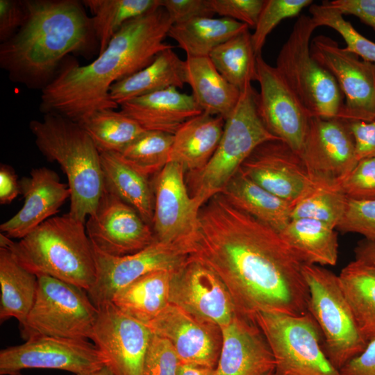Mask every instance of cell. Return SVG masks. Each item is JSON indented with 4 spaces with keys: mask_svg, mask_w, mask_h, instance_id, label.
<instances>
[{
    "mask_svg": "<svg viewBox=\"0 0 375 375\" xmlns=\"http://www.w3.org/2000/svg\"><path fill=\"white\" fill-rule=\"evenodd\" d=\"M172 274L165 270L147 274L119 290L111 303L126 315L147 324L169 304Z\"/></svg>",
    "mask_w": 375,
    "mask_h": 375,
    "instance_id": "4dcf8cb0",
    "label": "cell"
},
{
    "mask_svg": "<svg viewBox=\"0 0 375 375\" xmlns=\"http://www.w3.org/2000/svg\"><path fill=\"white\" fill-rule=\"evenodd\" d=\"M21 194L19 180L15 169L9 165H0V203L10 204Z\"/></svg>",
    "mask_w": 375,
    "mask_h": 375,
    "instance_id": "816d5d0a",
    "label": "cell"
},
{
    "mask_svg": "<svg viewBox=\"0 0 375 375\" xmlns=\"http://www.w3.org/2000/svg\"><path fill=\"white\" fill-rule=\"evenodd\" d=\"M79 124L100 153H120L147 131L137 122L115 109L97 111Z\"/></svg>",
    "mask_w": 375,
    "mask_h": 375,
    "instance_id": "8d00e7d4",
    "label": "cell"
},
{
    "mask_svg": "<svg viewBox=\"0 0 375 375\" xmlns=\"http://www.w3.org/2000/svg\"><path fill=\"white\" fill-rule=\"evenodd\" d=\"M120 111L146 131L172 135L188 120L201 114L192 94L169 88L122 103Z\"/></svg>",
    "mask_w": 375,
    "mask_h": 375,
    "instance_id": "cb8c5ba5",
    "label": "cell"
},
{
    "mask_svg": "<svg viewBox=\"0 0 375 375\" xmlns=\"http://www.w3.org/2000/svg\"><path fill=\"white\" fill-rule=\"evenodd\" d=\"M12 375H23V374H22L21 372H18V373L14 374Z\"/></svg>",
    "mask_w": 375,
    "mask_h": 375,
    "instance_id": "6f0895ef",
    "label": "cell"
},
{
    "mask_svg": "<svg viewBox=\"0 0 375 375\" xmlns=\"http://www.w3.org/2000/svg\"><path fill=\"white\" fill-rule=\"evenodd\" d=\"M169 48L160 52L148 66L115 83L110 97L119 106L129 100L165 90L183 88L185 83V61Z\"/></svg>",
    "mask_w": 375,
    "mask_h": 375,
    "instance_id": "4316f807",
    "label": "cell"
},
{
    "mask_svg": "<svg viewBox=\"0 0 375 375\" xmlns=\"http://www.w3.org/2000/svg\"><path fill=\"white\" fill-rule=\"evenodd\" d=\"M249 26L227 17H197L174 24L168 36L174 40L187 57L209 56L219 45Z\"/></svg>",
    "mask_w": 375,
    "mask_h": 375,
    "instance_id": "d6a6232c",
    "label": "cell"
},
{
    "mask_svg": "<svg viewBox=\"0 0 375 375\" xmlns=\"http://www.w3.org/2000/svg\"><path fill=\"white\" fill-rule=\"evenodd\" d=\"M253 322L274 356V375H342L328 358L319 328L309 312H261Z\"/></svg>",
    "mask_w": 375,
    "mask_h": 375,
    "instance_id": "9c48e42d",
    "label": "cell"
},
{
    "mask_svg": "<svg viewBox=\"0 0 375 375\" xmlns=\"http://www.w3.org/2000/svg\"><path fill=\"white\" fill-rule=\"evenodd\" d=\"M353 135L358 161L375 157V119L348 122Z\"/></svg>",
    "mask_w": 375,
    "mask_h": 375,
    "instance_id": "c3c4849f",
    "label": "cell"
},
{
    "mask_svg": "<svg viewBox=\"0 0 375 375\" xmlns=\"http://www.w3.org/2000/svg\"><path fill=\"white\" fill-rule=\"evenodd\" d=\"M189 257L216 274L241 317L253 322L261 312H308L304 263L279 233L235 208L221 193L201 208Z\"/></svg>",
    "mask_w": 375,
    "mask_h": 375,
    "instance_id": "6da1fadb",
    "label": "cell"
},
{
    "mask_svg": "<svg viewBox=\"0 0 375 375\" xmlns=\"http://www.w3.org/2000/svg\"><path fill=\"white\" fill-rule=\"evenodd\" d=\"M347 201L339 185L317 183L294 206L292 219H315L336 228L344 215Z\"/></svg>",
    "mask_w": 375,
    "mask_h": 375,
    "instance_id": "f35d334b",
    "label": "cell"
},
{
    "mask_svg": "<svg viewBox=\"0 0 375 375\" xmlns=\"http://www.w3.org/2000/svg\"><path fill=\"white\" fill-rule=\"evenodd\" d=\"M101 162L104 190L134 208L151 226L154 193L149 178L127 165L117 153L101 152Z\"/></svg>",
    "mask_w": 375,
    "mask_h": 375,
    "instance_id": "f1b7e54d",
    "label": "cell"
},
{
    "mask_svg": "<svg viewBox=\"0 0 375 375\" xmlns=\"http://www.w3.org/2000/svg\"><path fill=\"white\" fill-rule=\"evenodd\" d=\"M174 135L147 131L120 153V158L141 174L156 175L169 162Z\"/></svg>",
    "mask_w": 375,
    "mask_h": 375,
    "instance_id": "74e56055",
    "label": "cell"
},
{
    "mask_svg": "<svg viewBox=\"0 0 375 375\" xmlns=\"http://www.w3.org/2000/svg\"><path fill=\"white\" fill-rule=\"evenodd\" d=\"M85 229L95 248L114 256L135 253L156 240L152 227L134 208L104 189Z\"/></svg>",
    "mask_w": 375,
    "mask_h": 375,
    "instance_id": "d6986e66",
    "label": "cell"
},
{
    "mask_svg": "<svg viewBox=\"0 0 375 375\" xmlns=\"http://www.w3.org/2000/svg\"><path fill=\"white\" fill-rule=\"evenodd\" d=\"M300 157L315 183L339 185L358 162L348 122L311 117Z\"/></svg>",
    "mask_w": 375,
    "mask_h": 375,
    "instance_id": "2e32d148",
    "label": "cell"
},
{
    "mask_svg": "<svg viewBox=\"0 0 375 375\" xmlns=\"http://www.w3.org/2000/svg\"><path fill=\"white\" fill-rule=\"evenodd\" d=\"M309 12L317 27L328 26L334 29L345 41L347 50L365 61L375 64V42L355 29L338 10L330 5L328 1H323L321 4L312 3L309 6Z\"/></svg>",
    "mask_w": 375,
    "mask_h": 375,
    "instance_id": "ab89813d",
    "label": "cell"
},
{
    "mask_svg": "<svg viewBox=\"0 0 375 375\" xmlns=\"http://www.w3.org/2000/svg\"><path fill=\"white\" fill-rule=\"evenodd\" d=\"M279 234L303 263L322 267L337 263L338 234L332 226L312 219H292Z\"/></svg>",
    "mask_w": 375,
    "mask_h": 375,
    "instance_id": "f546056e",
    "label": "cell"
},
{
    "mask_svg": "<svg viewBox=\"0 0 375 375\" xmlns=\"http://www.w3.org/2000/svg\"><path fill=\"white\" fill-rule=\"evenodd\" d=\"M328 2L343 15L356 16L375 31V0H333Z\"/></svg>",
    "mask_w": 375,
    "mask_h": 375,
    "instance_id": "681fc988",
    "label": "cell"
},
{
    "mask_svg": "<svg viewBox=\"0 0 375 375\" xmlns=\"http://www.w3.org/2000/svg\"><path fill=\"white\" fill-rule=\"evenodd\" d=\"M0 247L11 251L37 276H49L86 292L95 283L94 249L85 224L69 213L48 219L18 242L1 233Z\"/></svg>",
    "mask_w": 375,
    "mask_h": 375,
    "instance_id": "277c9868",
    "label": "cell"
},
{
    "mask_svg": "<svg viewBox=\"0 0 375 375\" xmlns=\"http://www.w3.org/2000/svg\"><path fill=\"white\" fill-rule=\"evenodd\" d=\"M24 3L26 21L12 38L1 43L0 67L11 81L42 90L67 54L85 51L97 40L82 1Z\"/></svg>",
    "mask_w": 375,
    "mask_h": 375,
    "instance_id": "3957f363",
    "label": "cell"
},
{
    "mask_svg": "<svg viewBox=\"0 0 375 375\" xmlns=\"http://www.w3.org/2000/svg\"><path fill=\"white\" fill-rule=\"evenodd\" d=\"M339 187L349 199H375V157L359 160Z\"/></svg>",
    "mask_w": 375,
    "mask_h": 375,
    "instance_id": "ee69618b",
    "label": "cell"
},
{
    "mask_svg": "<svg viewBox=\"0 0 375 375\" xmlns=\"http://www.w3.org/2000/svg\"><path fill=\"white\" fill-rule=\"evenodd\" d=\"M224 122L205 112L188 120L174 135L169 162L178 163L188 174L202 169L219 145Z\"/></svg>",
    "mask_w": 375,
    "mask_h": 375,
    "instance_id": "d4e9b609",
    "label": "cell"
},
{
    "mask_svg": "<svg viewBox=\"0 0 375 375\" xmlns=\"http://www.w3.org/2000/svg\"><path fill=\"white\" fill-rule=\"evenodd\" d=\"M221 194L235 208L278 233L292 219V203L262 188L240 169Z\"/></svg>",
    "mask_w": 375,
    "mask_h": 375,
    "instance_id": "83f0119b",
    "label": "cell"
},
{
    "mask_svg": "<svg viewBox=\"0 0 375 375\" xmlns=\"http://www.w3.org/2000/svg\"><path fill=\"white\" fill-rule=\"evenodd\" d=\"M38 276L24 268L9 249L0 247V321L15 318L19 326L34 303Z\"/></svg>",
    "mask_w": 375,
    "mask_h": 375,
    "instance_id": "1f68e13d",
    "label": "cell"
},
{
    "mask_svg": "<svg viewBox=\"0 0 375 375\" xmlns=\"http://www.w3.org/2000/svg\"><path fill=\"white\" fill-rule=\"evenodd\" d=\"M344 233H358L375 241V199H349L344 215L336 228Z\"/></svg>",
    "mask_w": 375,
    "mask_h": 375,
    "instance_id": "7bdbcfd3",
    "label": "cell"
},
{
    "mask_svg": "<svg viewBox=\"0 0 375 375\" xmlns=\"http://www.w3.org/2000/svg\"><path fill=\"white\" fill-rule=\"evenodd\" d=\"M169 303L219 328L228 325L237 315L233 301L219 278L208 266L190 257L172 274Z\"/></svg>",
    "mask_w": 375,
    "mask_h": 375,
    "instance_id": "e0dca14e",
    "label": "cell"
},
{
    "mask_svg": "<svg viewBox=\"0 0 375 375\" xmlns=\"http://www.w3.org/2000/svg\"><path fill=\"white\" fill-rule=\"evenodd\" d=\"M97 310L90 339L103 357L105 366L113 375H142L152 335L149 328L111 302Z\"/></svg>",
    "mask_w": 375,
    "mask_h": 375,
    "instance_id": "9a60e30c",
    "label": "cell"
},
{
    "mask_svg": "<svg viewBox=\"0 0 375 375\" xmlns=\"http://www.w3.org/2000/svg\"><path fill=\"white\" fill-rule=\"evenodd\" d=\"M93 249L96 281L87 293L97 308L111 302L119 290L137 278L155 271L175 272L189 258L185 247L156 238L142 250L122 256L106 254L94 246Z\"/></svg>",
    "mask_w": 375,
    "mask_h": 375,
    "instance_id": "7c38bea8",
    "label": "cell"
},
{
    "mask_svg": "<svg viewBox=\"0 0 375 375\" xmlns=\"http://www.w3.org/2000/svg\"><path fill=\"white\" fill-rule=\"evenodd\" d=\"M145 325L153 334L169 341L181 363L216 367L222 345L219 327L203 322L172 303Z\"/></svg>",
    "mask_w": 375,
    "mask_h": 375,
    "instance_id": "44dd1931",
    "label": "cell"
},
{
    "mask_svg": "<svg viewBox=\"0 0 375 375\" xmlns=\"http://www.w3.org/2000/svg\"><path fill=\"white\" fill-rule=\"evenodd\" d=\"M258 92L249 84L225 119L222 135L211 159L200 171L188 174L189 192L201 208L221 193L242 163L260 144L279 140L265 126L258 111Z\"/></svg>",
    "mask_w": 375,
    "mask_h": 375,
    "instance_id": "8992f818",
    "label": "cell"
},
{
    "mask_svg": "<svg viewBox=\"0 0 375 375\" xmlns=\"http://www.w3.org/2000/svg\"><path fill=\"white\" fill-rule=\"evenodd\" d=\"M265 0H210L215 14L256 27Z\"/></svg>",
    "mask_w": 375,
    "mask_h": 375,
    "instance_id": "f6af8a7d",
    "label": "cell"
},
{
    "mask_svg": "<svg viewBox=\"0 0 375 375\" xmlns=\"http://www.w3.org/2000/svg\"><path fill=\"white\" fill-rule=\"evenodd\" d=\"M257 56L249 28L219 45L209 55L220 74L240 91L257 81Z\"/></svg>",
    "mask_w": 375,
    "mask_h": 375,
    "instance_id": "d590c367",
    "label": "cell"
},
{
    "mask_svg": "<svg viewBox=\"0 0 375 375\" xmlns=\"http://www.w3.org/2000/svg\"><path fill=\"white\" fill-rule=\"evenodd\" d=\"M240 171L268 192L294 206L317 184L300 156L280 140L258 146Z\"/></svg>",
    "mask_w": 375,
    "mask_h": 375,
    "instance_id": "ffe728a7",
    "label": "cell"
},
{
    "mask_svg": "<svg viewBox=\"0 0 375 375\" xmlns=\"http://www.w3.org/2000/svg\"><path fill=\"white\" fill-rule=\"evenodd\" d=\"M220 329L222 345L216 375H266L274 372V356L255 322L237 314Z\"/></svg>",
    "mask_w": 375,
    "mask_h": 375,
    "instance_id": "603a6c76",
    "label": "cell"
},
{
    "mask_svg": "<svg viewBox=\"0 0 375 375\" xmlns=\"http://www.w3.org/2000/svg\"><path fill=\"white\" fill-rule=\"evenodd\" d=\"M338 276L362 336L375 340V268L355 259Z\"/></svg>",
    "mask_w": 375,
    "mask_h": 375,
    "instance_id": "836d02e7",
    "label": "cell"
},
{
    "mask_svg": "<svg viewBox=\"0 0 375 375\" xmlns=\"http://www.w3.org/2000/svg\"><path fill=\"white\" fill-rule=\"evenodd\" d=\"M184 61L185 83L202 112L226 119L241 91L220 74L209 56L187 57Z\"/></svg>",
    "mask_w": 375,
    "mask_h": 375,
    "instance_id": "484cf974",
    "label": "cell"
},
{
    "mask_svg": "<svg viewBox=\"0 0 375 375\" xmlns=\"http://www.w3.org/2000/svg\"><path fill=\"white\" fill-rule=\"evenodd\" d=\"M85 375H113L111 372L106 367L104 366L103 367H102L101 369L94 372H92V373H90V374H85Z\"/></svg>",
    "mask_w": 375,
    "mask_h": 375,
    "instance_id": "11a10c76",
    "label": "cell"
},
{
    "mask_svg": "<svg viewBox=\"0 0 375 375\" xmlns=\"http://www.w3.org/2000/svg\"><path fill=\"white\" fill-rule=\"evenodd\" d=\"M173 23L162 7L126 22L97 58L86 65L62 64L42 90L40 109L81 124L94 112L119 106L110 97L116 82L150 65L162 51Z\"/></svg>",
    "mask_w": 375,
    "mask_h": 375,
    "instance_id": "7a4b0ae2",
    "label": "cell"
},
{
    "mask_svg": "<svg viewBox=\"0 0 375 375\" xmlns=\"http://www.w3.org/2000/svg\"><path fill=\"white\" fill-rule=\"evenodd\" d=\"M38 283L34 303L19 326L22 338L90 339L98 310L87 292L45 275L38 276Z\"/></svg>",
    "mask_w": 375,
    "mask_h": 375,
    "instance_id": "30bf717a",
    "label": "cell"
},
{
    "mask_svg": "<svg viewBox=\"0 0 375 375\" xmlns=\"http://www.w3.org/2000/svg\"><path fill=\"white\" fill-rule=\"evenodd\" d=\"M29 128L41 153L66 174L71 192L68 213L85 224L104 189L101 153L81 125L61 115L44 114L42 120H31Z\"/></svg>",
    "mask_w": 375,
    "mask_h": 375,
    "instance_id": "5b68a950",
    "label": "cell"
},
{
    "mask_svg": "<svg viewBox=\"0 0 375 375\" xmlns=\"http://www.w3.org/2000/svg\"><path fill=\"white\" fill-rule=\"evenodd\" d=\"M312 57L335 80L344 98L340 119H375V64L361 59L331 38L319 35L310 42Z\"/></svg>",
    "mask_w": 375,
    "mask_h": 375,
    "instance_id": "8fae6325",
    "label": "cell"
},
{
    "mask_svg": "<svg viewBox=\"0 0 375 375\" xmlns=\"http://www.w3.org/2000/svg\"><path fill=\"white\" fill-rule=\"evenodd\" d=\"M181 365L169 341L152 333L144 359L142 375H178Z\"/></svg>",
    "mask_w": 375,
    "mask_h": 375,
    "instance_id": "b9f144b4",
    "label": "cell"
},
{
    "mask_svg": "<svg viewBox=\"0 0 375 375\" xmlns=\"http://www.w3.org/2000/svg\"><path fill=\"white\" fill-rule=\"evenodd\" d=\"M355 259L361 260L375 268V241L360 240L354 249Z\"/></svg>",
    "mask_w": 375,
    "mask_h": 375,
    "instance_id": "f5cc1de1",
    "label": "cell"
},
{
    "mask_svg": "<svg viewBox=\"0 0 375 375\" xmlns=\"http://www.w3.org/2000/svg\"><path fill=\"white\" fill-rule=\"evenodd\" d=\"M302 270L309 292L308 311L319 328L328 358L340 370L367 342L358 329L339 276L317 265L303 264Z\"/></svg>",
    "mask_w": 375,
    "mask_h": 375,
    "instance_id": "ba28073f",
    "label": "cell"
},
{
    "mask_svg": "<svg viewBox=\"0 0 375 375\" xmlns=\"http://www.w3.org/2000/svg\"><path fill=\"white\" fill-rule=\"evenodd\" d=\"M317 28L310 16L301 15L275 67L311 117L340 118L342 92L332 75L310 54L311 37Z\"/></svg>",
    "mask_w": 375,
    "mask_h": 375,
    "instance_id": "52a82bcc",
    "label": "cell"
},
{
    "mask_svg": "<svg viewBox=\"0 0 375 375\" xmlns=\"http://www.w3.org/2000/svg\"><path fill=\"white\" fill-rule=\"evenodd\" d=\"M183 167L173 162L156 175L151 226L158 240L183 246L190 254L199 230L201 207L190 195Z\"/></svg>",
    "mask_w": 375,
    "mask_h": 375,
    "instance_id": "5bb4252c",
    "label": "cell"
},
{
    "mask_svg": "<svg viewBox=\"0 0 375 375\" xmlns=\"http://www.w3.org/2000/svg\"><path fill=\"white\" fill-rule=\"evenodd\" d=\"M178 375H216L215 368L206 366L181 363Z\"/></svg>",
    "mask_w": 375,
    "mask_h": 375,
    "instance_id": "db71d44e",
    "label": "cell"
},
{
    "mask_svg": "<svg viewBox=\"0 0 375 375\" xmlns=\"http://www.w3.org/2000/svg\"><path fill=\"white\" fill-rule=\"evenodd\" d=\"M105 366V360L88 339L38 336L0 351V374L25 369H54L85 375Z\"/></svg>",
    "mask_w": 375,
    "mask_h": 375,
    "instance_id": "4fadbf2b",
    "label": "cell"
},
{
    "mask_svg": "<svg viewBox=\"0 0 375 375\" xmlns=\"http://www.w3.org/2000/svg\"><path fill=\"white\" fill-rule=\"evenodd\" d=\"M92 17V25L99 44V54L128 21L161 6V0H83Z\"/></svg>",
    "mask_w": 375,
    "mask_h": 375,
    "instance_id": "e575fe53",
    "label": "cell"
},
{
    "mask_svg": "<svg viewBox=\"0 0 375 375\" xmlns=\"http://www.w3.org/2000/svg\"><path fill=\"white\" fill-rule=\"evenodd\" d=\"M258 111L267 129L299 156L311 116L276 67L257 56Z\"/></svg>",
    "mask_w": 375,
    "mask_h": 375,
    "instance_id": "ac0fdd59",
    "label": "cell"
},
{
    "mask_svg": "<svg viewBox=\"0 0 375 375\" xmlns=\"http://www.w3.org/2000/svg\"><path fill=\"white\" fill-rule=\"evenodd\" d=\"M311 0H265L258 23L252 34L255 53L261 55L268 35L283 19L298 15L309 7Z\"/></svg>",
    "mask_w": 375,
    "mask_h": 375,
    "instance_id": "60d3db41",
    "label": "cell"
},
{
    "mask_svg": "<svg viewBox=\"0 0 375 375\" xmlns=\"http://www.w3.org/2000/svg\"><path fill=\"white\" fill-rule=\"evenodd\" d=\"M266 375H274V372H271L267 374Z\"/></svg>",
    "mask_w": 375,
    "mask_h": 375,
    "instance_id": "9f6ffc18",
    "label": "cell"
},
{
    "mask_svg": "<svg viewBox=\"0 0 375 375\" xmlns=\"http://www.w3.org/2000/svg\"><path fill=\"white\" fill-rule=\"evenodd\" d=\"M340 372L342 375H375V340L369 342L365 349L348 361Z\"/></svg>",
    "mask_w": 375,
    "mask_h": 375,
    "instance_id": "f907efd6",
    "label": "cell"
},
{
    "mask_svg": "<svg viewBox=\"0 0 375 375\" xmlns=\"http://www.w3.org/2000/svg\"><path fill=\"white\" fill-rule=\"evenodd\" d=\"M24 0H0V41L12 38L26 21Z\"/></svg>",
    "mask_w": 375,
    "mask_h": 375,
    "instance_id": "7dc6e473",
    "label": "cell"
},
{
    "mask_svg": "<svg viewBox=\"0 0 375 375\" xmlns=\"http://www.w3.org/2000/svg\"><path fill=\"white\" fill-rule=\"evenodd\" d=\"M24 199L22 208L0 226L1 233L12 239H22L48 219L54 217L71 192L57 173L49 168H34L19 180Z\"/></svg>",
    "mask_w": 375,
    "mask_h": 375,
    "instance_id": "7402d4cb",
    "label": "cell"
},
{
    "mask_svg": "<svg viewBox=\"0 0 375 375\" xmlns=\"http://www.w3.org/2000/svg\"><path fill=\"white\" fill-rule=\"evenodd\" d=\"M161 7L173 24L197 17H212L215 14L210 0H161Z\"/></svg>",
    "mask_w": 375,
    "mask_h": 375,
    "instance_id": "bcb514c9",
    "label": "cell"
}]
</instances>
